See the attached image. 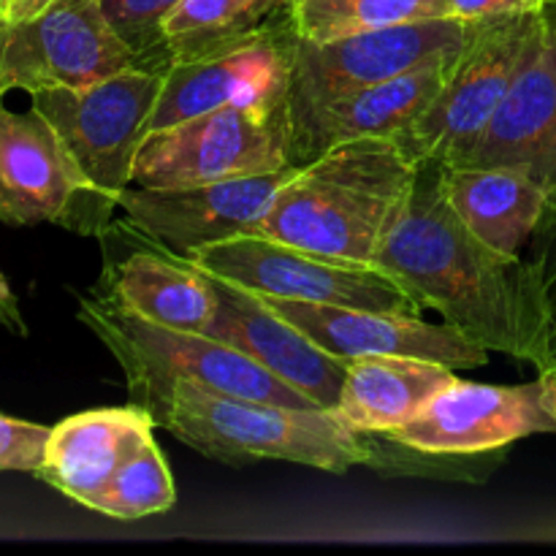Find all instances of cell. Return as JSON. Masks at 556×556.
Masks as SVG:
<instances>
[{
    "label": "cell",
    "mask_w": 556,
    "mask_h": 556,
    "mask_svg": "<svg viewBox=\"0 0 556 556\" xmlns=\"http://www.w3.org/2000/svg\"><path fill=\"white\" fill-rule=\"evenodd\" d=\"M375 266L489 353L546 372V313L530 261L497 253L462 223L438 163L418 166L410 201Z\"/></svg>",
    "instance_id": "1"
},
{
    "label": "cell",
    "mask_w": 556,
    "mask_h": 556,
    "mask_svg": "<svg viewBox=\"0 0 556 556\" xmlns=\"http://www.w3.org/2000/svg\"><path fill=\"white\" fill-rule=\"evenodd\" d=\"M416 177L418 163L394 139L345 141L299 166L255 233L326 258L375 264Z\"/></svg>",
    "instance_id": "2"
},
{
    "label": "cell",
    "mask_w": 556,
    "mask_h": 556,
    "mask_svg": "<svg viewBox=\"0 0 556 556\" xmlns=\"http://www.w3.org/2000/svg\"><path fill=\"white\" fill-rule=\"evenodd\" d=\"M152 418L201 456L223 465L277 459L331 476H345L358 465L378 470L380 465V434L345 427L334 410L223 394L190 380L174 383Z\"/></svg>",
    "instance_id": "3"
},
{
    "label": "cell",
    "mask_w": 556,
    "mask_h": 556,
    "mask_svg": "<svg viewBox=\"0 0 556 556\" xmlns=\"http://www.w3.org/2000/svg\"><path fill=\"white\" fill-rule=\"evenodd\" d=\"M79 320L117 358L134 405L155 413L174 383L190 380L204 389L233 396L275 402L288 407H315L304 394L261 367L231 345L199 331L172 329L128 313L103 293L79 296ZM324 410V407H320Z\"/></svg>",
    "instance_id": "4"
},
{
    "label": "cell",
    "mask_w": 556,
    "mask_h": 556,
    "mask_svg": "<svg viewBox=\"0 0 556 556\" xmlns=\"http://www.w3.org/2000/svg\"><path fill=\"white\" fill-rule=\"evenodd\" d=\"M163 74L134 68L87 87H52L30 96L68 147L87 190L81 237H101L134 179V163L161 96Z\"/></svg>",
    "instance_id": "5"
},
{
    "label": "cell",
    "mask_w": 556,
    "mask_h": 556,
    "mask_svg": "<svg viewBox=\"0 0 556 556\" xmlns=\"http://www.w3.org/2000/svg\"><path fill=\"white\" fill-rule=\"evenodd\" d=\"M286 166H296L288 150V109L220 106L150 130L136 155L130 185L195 188Z\"/></svg>",
    "instance_id": "6"
},
{
    "label": "cell",
    "mask_w": 556,
    "mask_h": 556,
    "mask_svg": "<svg viewBox=\"0 0 556 556\" xmlns=\"http://www.w3.org/2000/svg\"><path fill=\"white\" fill-rule=\"evenodd\" d=\"M541 11L478 22L467 47L454 60L443 90L394 136L413 163L451 166L472 150L525 60Z\"/></svg>",
    "instance_id": "7"
},
{
    "label": "cell",
    "mask_w": 556,
    "mask_h": 556,
    "mask_svg": "<svg viewBox=\"0 0 556 556\" xmlns=\"http://www.w3.org/2000/svg\"><path fill=\"white\" fill-rule=\"evenodd\" d=\"M201 269L220 275L258 296L293 302L337 304V307L389 309L421 315L424 309L405 288L375 264L337 261L261 233L223 239L188 255Z\"/></svg>",
    "instance_id": "8"
},
{
    "label": "cell",
    "mask_w": 556,
    "mask_h": 556,
    "mask_svg": "<svg viewBox=\"0 0 556 556\" xmlns=\"http://www.w3.org/2000/svg\"><path fill=\"white\" fill-rule=\"evenodd\" d=\"M134 68L139 58L109 25L101 0H47L0 25V98L87 87Z\"/></svg>",
    "instance_id": "9"
},
{
    "label": "cell",
    "mask_w": 556,
    "mask_h": 556,
    "mask_svg": "<svg viewBox=\"0 0 556 556\" xmlns=\"http://www.w3.org/2000/svg\"><path fill=\"white\" fill-rule=\"evenodd\" d=\"M476 27L478 22L434 16L329 41H307L296 36L291 49L288 109L329 101L342 92L394 79L434 60L454 58L467 47Z\"/></svg>",
    "instance_id": "10"
},
{
    "label": "cell",
    "mask_w": 556,
    "mask_h": 556,
    "mask_svg": "<svg viewBox=\"0 0 556 556\" xmlns=\"http://www.w3.org/2000/svg\"><path fill=\"white\" fill-rule=\"evenodd\" d=\"M556 413L546 375L535 383L489 386L454 378L405 427L386 438L429 454H492L516 440L554 434Z\"/></svg>",
    "instance_id": "11"
},
{
    "label": "cell",
    "mask_w": 556,
    "mask_h": 556,
    "mask_svg": "<svg viewBox=\"0 0 556 556\" xmlns=\"http://www.w3.org/2000/svg\"><path fill=\"white\" fill-rule=\"evenodd\" d=\"M293 25L242 38L204 58L179 60L163 74L161 96L150 130L212 112L220 106H248L264 112L288 109L291 87Z\"/></svg>",
    "instance_id": "12"
},
{
    "label": "cell",
    "mask_w": 556,
    "mask_h": 556,
    "mask_svg": "<svg viewBox=\"0 0 556 556\" xmlns=\"http://www.w3.org/2000/svg\"><path fill=\"white\" fill-rule=\"evenodd\" d=\"M296 172L299 166H286L195 188L128 185L119 195V210L144 237L188 258L206 244L258 231L275 195Z\"/></svg>",
    "instance_id": "13"
},
{
    "label": "cell",
    "mask_w": 556,
    "mask_h": 556,
    "mask_svg": "<svg viewBox=\"0 0 556 556\" xmlns=\"http://www.w3.org/2000/svg\"><path fill=\"white\" fill-rule=\"evenodd\" d=\"M451 166L514 168L556 199V20L538 16L525 60L472 150Z\"/></svg>",
    "instance_id": "14"
},
{
    "label": "cell",
    "mask_w": 556,
    "mask_h": 556,
    "mask_svg": "<svg viewBox=\"0 0 556 556\" xmlns=\"http://www.w3.org/2000/svg\"><path fill=\"white\" fill-rule=\"evenodd\" d=\"M85 206V179L54 125L33 106L11 112L0 98V223L81 233Z\"/></svg>",
    "instance_id": "15"
},
{
    "label": "cell",
    "mask_w": 556,
    "mask_h": 556,
    "mask_svg": "<svg viewBox=\"0 0 556 556\" xmlns=\"http://www.w3.org/2000/svg\"><path fill=\"white\" fill-rule=\"evenodd\" d=\"M277 313L302 329L320 351L342 362L364 356H410L448 369H476L489 362V351L451 324H429L421 315L389 309L337 307V304L293 302L264 296Z\"/></svg>",
    "instance_id": "16"
},
{
    "label": "cell",
    "mask_w": 556,
    "mask_h": 556,
    "mask_svg": "<svg viewBox=\"0 0 556 556\" xmlns=\"http://www.w3.org/2000/svg\"><path fill=\"white\" fill-rule=\"evenodd\" d=\"M206 275L215 291V318L204 334L258 362L282 383L307 396L315 407L334 410L345 383L348 362L320 351L264 296L220 275Z\"/></svg>",
    "instance_id": "17"
},
{
    "label": "cell",
    "mask_w": 556,
    "mask_h": 556,
    "mask_svg": "<svg viewBox=\"0 0 556 556\" xmlns=\"http://www.w3.org/2000/svg\"><path fill=\"white\" fill-rule=\"evenodd\" d=\"M454 58L413 68L394 79L342 92L329 101L288 109L291 163L304 166L331 147L356 139H394L434 101L454 68Z\"/></svg>",
    "instance_id": "18"
},
{
    "label": "cell",
    "mask_w": 556,
    "mask_h": 556,
    "mask_svg": "<svg viewBox=\"0 0 556 556\" xmlns=\"http://www.w3.org/2000/svg\"><path fill=\"white\" fill-rule=\"evenodd\" d=\"M130 231L136 244L123 255L103 250V277L96 291L152 324L204 334L215 318L210 275L185 255L152 242L136 226Z\"/></svg>",
    "instance_id": "19"
},
{
    "label": "cell",
    "mask_w": 556,
    "mask_h": 556,
    "mask_svg": "<svg viewBox=\"0 0 556 556\" xmlns=\"http://www.w3.org/2000/svg\"><path fill=\"white\" fill-rule=\"evenodd\" d=\"M155 418L139 405L98 407L54 424L36 478L74 503L96 508L117 467L155 438Z\"/></svg>",
    "instance_id": "20"
},
{
    "label": "cell",
    "mask_w": 556,
    "mask_h": 556,
    "mask_svg": "<svg viewBox=\"0 0 556 556\" xmlns=\"http://www.w3.org/2000/svg\"><path fill=\"white\" fill-rule=\"evenodd\" d=\"M445 195L467 228L497 253L521 258L552 195L514 168L440 166Z\"/></svg>",
    "instance_id": "21"
},
{
    "label": "cell",
    "mask_w": 556,
    "mask_h": 556,
    "mask_svg": "<svg viewBox=\"0 0 556 556\" xmlns=\"http://www.w3.org/2000/svg\"><path fill=\"white\" fill-rule=\"evenodd\" d=\"M454 378V369L424 358H353L348 362L334 416L356 432L389 434L405 427Z\"/></svg>",
    "instance_id": "22"
},
{
    "label": "cell",
    "mask_w": 556,
    "mask_h": 556,
    "mask_svg": "<svg viewBox=\"0 0 556 556\" xmlns=\"http://www.w3.org/2000/svg\"><path fill=\"white\" fill-rule=\"evenodd\" d=\"M286 25H293L291 0H179L163 22V38L179 63Z\"/></svg>",
    "instance_id": "23"
},
{
    "label": "cell",
    "mask_w": 556,
    "mask_h": 556,
    "mask_svg": "<svg viewBox=\"0 0 556 556\" xmlns=\"http://www.w3.org/2000/svg\"><path fill=\"white\" fill-rule=\"evenodd\" d=\"M434 16H445L443 0H291L293 30L307 41H329Z\"/></svg>",
    "instance_id": "24"
},
{
    "label": "cell",
    "mask_w": 556,
    "mask_h": 556,
    "mask_svg": "<svg viewBox=\"0 0 556 556\" xmlns=\"http://www.w3.org/2000/svg\"><path fill=\"white\" fill-rule=\"evenodd\" d=\"M177 503L172 470L157 448L155 438L144 440L123 465L96 503V514L109 519H144V516L166 514Z\"/></svg>",
    "instance_id": "25"
},
{
    "label": "cell",
    "mask_w": 556,
    "mask_h": 556,
    "mask_svg": "<svg viewBox=\"0 0 556 556\" xmlns=\"http://www.w3.org/2000/svg\"><path fill=\"white\" fill-rule=\"evenodd\" d=\"M177 3L179 0H101V9L117 36L134 49L141 68L166 74L172 58L163 38V22Z\"/></svg>",
    "instance_id": "26"
},
{
    "label": "cell",
    "mask_w": 556,
    "mask_h": 556,
    "mask_svg": "<svg viewBox=\"0 0 556 556\" xmlns=\"http://www.w3.org/2000/svg\"><path fill=\"white\" fill-rule=\"evenodd\" d=\"M530 261L535 271L538 291H541L543 313H546V345H548V367H556V199L548 204L546 215L538 223L530 242Z\"/></svg>",
    "instance_id": "27"
},
{
    "label": "cell",
    "mask_w": 556,
    "mask_h": 556,
    "mask_svg": "<svg viewBox=\"0 0 556 556\" xmlns=\"http://www.w3.org/2000/svg\"><path fill=\"white\" fill-rule=\"evenodd\" d=\"M52 427L0 413V472L38 476Z\"/></svg>",
    "instance_id": "28"
},
{
    "label": "cell",
    "mask_w": 556,
    "mask_h": 556,
    "mask_svg": "<svg viewBox=\"0 0 556 556\" xmlns=\"http://www.w3.org/2000/svg\"><path fill=\"white\" fill-rule=\"evenodd\" d=\"M548 0H443L445 16L465 22H494L546 9Z\"/></svg>",
    "instance_id": "29"
},
{
    "label": "cell",
    "mask_w": 556,
    "mask_h": 556,
    "mask_svg": "<svg viewBox=\"0 0 556 556\" xmlns=\"http://www.w3.org/2000/svg\"><path fill=\"white\" fill-rule=\"evenodd\" d=\"M0 326L9 329L11 334L27 337V324L25 318H22L20 302H16L14 288H11L9 277L3 275V269H0Z\"/></svg>",
    "instance_id": "30"
},
{
    "label": "cell",
    "mask_w": 556,
    "mask_h": 556,
    "mask_svg": "<svg viewBox=\"0 0 556 556\" xmlns=\"http://www.w3.org/2000/svg\"><path fill=\"white\" fill-rule=\"evenodd\" d=\"M47 0H5V22L20 20V16L30 14V11L41 9Z\"/></svg>",
    "instance_id": "31"
},
{
    "label": "cell",
    "mask_w": 556,
    "mask_h": 556,
    "mask_svg": "<svg viewBox=\"0 0 556 556\" xmlns=\"http://www.w3.org/2000/svg\"><path fill=\"white\" fill-rule=\"evenodd\" d=\"M541 375H546L548 386H552V400H554V413H556V367L546 369V372H541Z\"/></svg>",
    "instance_id": "32"
},
{
    "label": "cell",
    "mask_w": 556,
    "mask_h": 556,
    "mask_svg": "<svg viewBox=\"0 0 556 556\" xmlns=\"http://www.w3.org/2000/svg\"><path fill=\"white\" fill-rule=\"evenodd\" d=\"M5 22V0H0V25Z\"/></svg>",
    "instance_id": "33"
},
{
    "label": "cell",
    "mask_w": 556,
    "mask_h": 556,
    "mask_svg": "<svg viewBox=\"0 0 556 556\" xmlns=\"http://www.w3.org/2000/svg\"><path fill=\"white\" fill-rule=\"evenodd\" d=\"M552 9H554V20H556V0H552Z\"/></svg>",
    "instance_id": "34"
}]
</instances>
